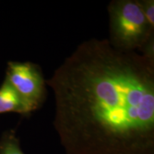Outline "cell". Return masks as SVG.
Masks as SVG:
<instances>
[{
  "instance_id": "obj_1",
  "label": "cell",
  "mask_w": 154,
  "mask_h": 154,
  "mask_svg": "<svg viewBox=\"0 0 154 154\" xmlns=\"http://www.w3.org/2000/svg\"><path fill=\"white\" fill-rule=\"evenodd\" d=\"M46 84L55 100V124L72 143L103 154L145 153L154 131V61L116 49L107 38L79 45Z\"/></svg>"
},
{
  "instance_id": "obj_2",
  "label": "cell",
  "mask_w": 154,
  "mask_h": 154,
  "mask_svg": "<svg viewBox=\"0 0 154 154\" xmlns=\"http://www.w3.org/2000/svg\"><path fill=\"white\" fill-rule=\"evenodd\" d=\"M109 38L116 49L122 51L139 50L154 35L136 0H113L108 6Z\"/></svg>"
},
{
  "instance_id": "obj_3",
  "label": "cell",
  "mask_w": 154,
  "mask_h": 154,
  "mask_svg": "<svg viewBox=\"0 0 154 154\" xmlns=\"http://www.w3.org/2000/svg\"><path fill=\"white\" fill-rule=\"evenodd\" d=\"M5 79L34 111L41 106L46 97V81L37 64L9 61Z\"/></svg>"
},
{
  "instance_id": "obj_4",
  "label": "cell",
  "mask_w": 154,
  "mask_h": 154,
  "mask_svg": "<svg viewBox=\"0 0 154 154\" xmlns=\"http://www.w3.org/2000/svg\"><path fill=\"white\" fill-rule=\"evenodd\" d=\"M33 111V109L5 79L0 87V113L14 112L29 115Z\"/></svg>"
},
{
  "instance_id": "obj_5",
  "label": "cell",
  "mask_w": 154,
  "mask_h": 154,
  "mask_svg": "<svg viewBox=\"0 0 154 154\" xmlns=\"http://www.w3.org/2000/svg\"><path fill=\"white\" fill-rule=\"evenodd\" d=\"M0 154H24L14 131L7 132L0 140Z\"/></svg>"
},
{
  "instance_id": "obj_6",
  "label": "cell",
  "mask_w": 154,
  "mask_h": 154,
  "mask_svg": "<svg viewBox=\"0 0 154 154\" xmlns=\"http://www.w3.org/2000/svg\"><path fill=\"white\" fill-rule=\"evenodd\" d=\"M142 12L151 28L154 29V1L153 0H136Z\"/></svg>"
},
{
  "instance_id": "obj_7",
  "label": "cell",
  "mask_w": 154,
  "mask_h": 154,
  "mask_svg": "<svg viewBox=\"0 0 154 154\" xmlns=\"http://www.w3.org/2000/svg\"><path fill=\"white\" fill-rule=\"evenodd\" d=\"M140 54L150 60L154 61V35L148 38V40L140 48Z\"/></svg>"
},
{
  "instance_id": "obj_8",
  "label": "cell",
  "mask_w": 154,
  "mask_h": 154,
  "mask_svg": "<svg viewBox=\"0 0 154 154\" xmlns=\"http://www.w3.org/2000/svg\"><path fill=\"white\" fill-rule=\"evenodd\" d=\"M114 154H144V153H119Z\"/></svg>"
}]
</instances>
